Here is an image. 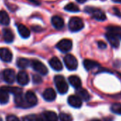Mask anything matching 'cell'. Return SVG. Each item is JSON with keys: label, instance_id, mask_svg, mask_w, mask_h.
Here are the masks:
<instances>
[{"label": "cell", "instance_id": "obj_1", "mask_svg": "<svg viewBox=\"0 0 121 121\" xmlns=\"http://www.w3.org/2000/svg\"><path fill=\"white\" fill-rule=\"evenodd\" d=\"M54 83L58 92L60 94H65L68 92L69 86L65 78L62 76H56L54 77Z\"/></svg>", "mask_w": 121, "mask_h": 121}, {"label": "cell", "instance_id": "obj_2", "mask_svg": "<svg viewBox=\"0 0 121 121\" xmlns=\"http://www.w3.org/2000/svg\"><path fill=\"white\" fill-rule=\"evenodd\" d=\"M84 27V23L83 20L77 17H72L69 22V28L72 32H77L83 29Z\"/></svg>", "mask_w": 121, "mask_h": 121}, {"label": "cell", "instance_id": "obj_3", "mask_svg": "<svg viewBox=\"0 0 121 121\" xmlns=\"http://www.w3.org/2000/svg\"><path fill=\"white\" fill-rule=\"evenodd\" d=\"M85 12L91 14L92 17L98 21L103 22V21H105L106 19L105 14L99 9L91 7H87L85 9Z\"/></svg>", "mask_w": 121, "mask_h": 121}, {"label": "cell", "instance_id": "obj_4", "mask_svg": "<svg viewBox=\"0 0 121 121\" xmlns=\"http://www.w3.org/2000/svg\"><path fill=\"white\" fill-rule=\"evenodd\" d=\"M64 61L66 67L69 71H74L78 67V60L72 54H67L64 58Z\"/></svg>", "mask_w": 121, "mask_h": 121}, {"label": "cell", "instance_id": "obj_5", "mask_svg": "<svg viewBox=\"0 0 121 121\" xmlns=\"http://www.w3.org/2000/svg\"><path fill=\"white\" fill-rule=\"evenodd\" d=\"M31 66L34 71L41 75L45 76L48 73V69L46 66L38 60H32L31 61Z\"/></svg>", "mask_w": 121, "mask_h": 121}, {"label": "cell", "instance_id": "obj_6", "mask_svg": "<svg viewBox=\"0 0 121 121\" xmlns=\"http://www.w3.org/2000/svg\"><path fill=\"white\" fill-rule=\"evenodd\" d=\"M72 46H73V43L71 40L67 39L60 40L56 44L57 48L63 53H66V52L70 51L72 48Z\"/></svg>", "mask_w": 121, "mask_h": 121}, {"label": "cell", "instance_id": "obj_7", "mask_svg": "<svg viewBox=\"0 0 121 121\" xmlns=\"http://www.w3.org/2000/svg\"><path fill=\"white\" fill-rule=\"evenodd\" d=\"M3 79L4 81L7 83H13L15 81V79L17 78L15 72L14 70L8 69L3 71Z\"/></svg>", "mask_w": 121, "mask_h": 121}, {"label": "cell", "instance_id": "obj_8", "mask_svg": "<svg viewBox=\"0 0 121 121\" xmlns=\"http://www.w3.org/2000/svg\"><path fill=\"white\" fill-rule=\"evenodd\" d=\"M105 37H106L107 40L108 41V42L110 43V44L113 48H118V46L120 45V38H119V35H117V34H112V33L108 32L105 34Z\"/></svg>", "mask_w": 121, "mask_h": 121}, {"label": "cell", "instance_id": "obj_9", "mask_svg": "<svg viewBox=\"0 0 121 121\" xmlns=\"http://www.w3.org/2000/svg\"><path fill=\"white\" fill-rule=\"evenodd\" d=\"M12 53L7 48H0V59L4 62L9 63L12 60Z\"/></svg>", "mask_w": 121, "mask_h": 121}, {"label": "cell", "instance_id": "obj_10", "mask_svg": "<svg viewBox=\"0 0 121 121\" xmlns=\"http://www.w3.org/2000/svg\"><path fill=\"white\" fill-rule=\"evenodd\" d=\"M68 103L73 108H79L82 105V100L79 96L76 95H72L69 97Z\"/></svg>", "mask_w": 121, "mask_h": 121}, {"label": "cell", "instance_id": "obj_11", "mask_svg": "<svg viewBox=\"0 0 121 121\" xmlns=\"http://www.w3.org/2000/svg\"><path fill=\"white\" fill-rule=\"evenodd\" d=\"M17 81L21 86H26L29 82V77L26 72L22 71L18 73L17 76Z\"/></svg>", "mask_w": 121, "mask_h": 121}, {"label": "cell", "instance_id": "obj_12", "mask_svg": "<svg viewBox=\"0 0 121 121\" xmlns=\"http://www.w3.org/2000/svg\"><path fill=\"white\" fill-rule=\"evenodd\" d=\"M49 65L50 66L56 71H61L63 69V64L60 62V60L56 56L51 58L49 60Z\"/></svg>", "mask_w": 121, "mask_h": 121}, {"label": "cell", "instance_id": "obj_13", "mask_svg": "<svg viewBox=\"0 0 121 121\" xmlns=\"http://www.w3.org/2000/svg\"><path fill=\"white\" fill-rule=\"evenodd\" d=\"M43 98L46 101H53L56 98V93L53 88H47L43 93Z\"/></svg>", "mask_w": 121, "mask_h": 121}, {"label": "cell", "instance_id": "obj_14", "mask_svg": "<svg viewBox=\"0 0 121 121\" xmlns=\"http://www.w3.org/2000/svg\"><path fill=\"white\" fill-rule=\"evenodd\" d=\"M25 98L31 107L36 105L38 103V99H37L36 95H35V93L34 92H32L31 91L26 92V93L25 94Z\"/></svg>", "mask_w": 121, "mask_h": 121}, {"label": "cell", "instance_id": "obj_15", "mask_svg": "<svg viewBox=\"0 0 121 121\" xmlns=\"http://www.w3.org/2000/svg\"><path fill=\"white\" fill-rule=\"evenodd\" d=\"M51 24L53 25V26L58 29L60 30L64 26V19L58 16H53L51 19Z\"/></svg>", "mask_w": 121, "mask_h": 121}, {"label": "cell", "instance_id": "obj_16", "mask_svg": "<svg viewBox=\"0 0 121 121\" xmlns=\"http://www.w3.org/2000/svg\"><path fill=\"white\" fill-rule=\"evenodd\" d=\"M14 102L15 103L19 106V107H22V108H29V107H31L29 103H27L25 97L24 98L22 94H20V95H15V98H14Z\"/></svg>", "mask_w": 121, "mask_h": 121}, {"label": "cell", "instance_id": "obj_17", "mask_svg": "<svg viewBox=\"0 0 121 121\" xmlns=\"http://www.w3.org/2000/svg\"><path fill=\"white\" fill-rule=\"evenodd\" d=\"M18 32L20 36L24 39H27L30 36V30L24 25L20 24L17 26Z\"/></svg>", "mask_w": 121, "mask_h": 121}, {"label": "cell", "instance_id": "obj_18", "mask_svg": "<svg viewBox=\"0 0 121 121\" xmlns=\"http://www.w3.org/2000/svg\"><path fill=\"white\" fill-rule=\"evenodd\" d=\"M3 38L7 43H12L14 39V36L12 31L9 29L5 28L3 29Z\"/></svg>", "mask_w": 121, "mask_h": 121}, {"label": "cell", "instance_id": "obj_19", "mask_svg": "<svg viewBox=\"0 0 121 121\" xmlns=\"http://www.w3.org/2000/svg\"><path fill=\"white\" fill-rule=\"evenodd\" d=\"M69 83L76 89H78L81 87L82 83L80 79V78L77 76H71L69 78Z\"/></svg>", "mask_w": 121, "mask_h": 121}, {"label": "cell", "instance_id": "obj_20", "mask_svg": "<svg viewBox=\"0 0 121 121\" xmlns=\"http://www.w3.org/2000/svg\"><path fill=\"white\" fill-rule=\"evenodd\" d=\"M99 66H100L99 63H98L97 61H95V60H93L86 59L83 61V66L85 67V69L87 71H91Z\"/></svg>", "mask_w": 121, "mask_h": 121}, {"label": "cell", "instance_id": "obj_21", "mask_svg": "<svg viewBox=\"0 0 121 121\" xmlns=\"http://www.w3.org/2000/svg\"><path fill=\"white\" fill-rule=\"evenodd\" d=\"M76 94L78 96H79L81 98L82 100H84V101H88L91 98L89 93L86 89H83V88H80L77 89Z\"/></svg>", "mask_w": 121, "mask_h": 121}, {"label": "cell", "instance_id": "obj_22", "mask_svg": "<svg viewBox=\"0 0 121 121\" xmlns=\"http://www.w3.org/2000/svg\"><path fill=\"white\" fill-rule=\"evenodd\" d=\"M2 88H3L4 91H6L7 93H12L15 95H20L22 94V90L20 88L18 87H11V86H4V87H2Z\"/></svg>", "mask_w": 121, "mask_h": 121}, {"label": "cell", "instance_id": "obj_23", "mask_svg": "<svg viewBox=\"0 0 121 121\" xmlns=\"http://www.w3.org/2000/svg\"><path fill=\"white\" fill-rule=\"evenodd\" d=\"M30 64H31V62L29 61V60L24 58H20L17 60V66L22 69H26L27 67H29Z\"/></svg>", "mask_w": 121, "mask_h": 121}, {"label": "cell", "instance_id": "obj_24", "mask_svg": "<svg viewBox=\"0 0 121 121\" xmlns=\"http://www.w3.org/2000/svg\"><path fill=\"white\" fill-rule=\"evenodd\" d=\"M10 22V19L8 14L5 11H0V24L2 25H8Z\"/></svg>", "mask_w": 121, "mask_h": 121}, {"label": "cell", "instance_id": "obj_25", "mask_svg": "<svg viewBox=\"0 0 121 121\" xmlns=\"http://www.w3.org/2000/svg\"><path fill=\"white\" fill-rule=\"evenodd\" d=\"M9 99V93L4 91L3 88H0V103L1 104H6L8 103Z\"/></svg>", "mask_w": 121, "mask_h": 121}, {"label": "cell", "instance_id": "obj_26", "mask_svg": "<svg viewBox=\"0 0 121 121\" xmlns=\"http://www.w3.org/2000/svg\"><path fill=\"white\" fill-rule=\"evenodd\" d=\"M45 117H46L47 121H58V117L57 114L55 112L53 111H46L44 113Z\"/></svg>", "mask_w": 121, "mask_h": 121}, {"label": "cell", "instance_id": "obj_27", "mask_svg": "<svg viewBox=\"0 0 121 121\" xmlns=\"http://www.w3.org/2000/svg\"><path fill=\"white\" fill-rule=\"evenodd\" d=\"M64 9L70 12H78L80 11V9L78 8V7L73 3H69L66 4L64 7Z\"/></svg>", "mask_w": 121, "mask_h": 121}, {"label": "cell", "instance_id": "obj_28", "mask_svg": "<svg viewBox=\"0 0 121 121\" xmlns=\"http://www.w3.org/2000/svg\"><path fill=\"white\" fill-rule=\"evenodd\" d=\"M107 30L108 32L112 33V34H115L117 35H120L121 34V27L120 26H108Z\"/></svg>", "mask_w": 121, "mask_h": 121}, {"label": "cell", "instance_id": "obj_29", "mask_svg": "<svg viewBox=\"0 0 121 121\" xmlns=\"http://www.w3.org/2000/svg\"><path fill=\"white\" fill-rule=\"evenodd\" d=\"M59 118L60 121H73V117L70 114L61 112L59 114Z\"/></svg>", "mask_w": 121, "mask_h": 121}, {"label": "cell", "instance_id": "obj_30", "mask_svg": "<svg viewBox=\"0 0 121 121\" xmlns=\"http://www.w3.org/2000/svg\"><path fill=\"white\" fill-rule=\"evenodd\" d=\"M111 110L116 114L121 115V104L119 103H116L112 105L111 106Z\"/></svg>", "mask_w": 121, "mask_h": 121}, {"label": "cell", "instance_id": "obj_31", "mask_svg": "<svg viewBox=\"0 0 121 121\" xmlns=\"http://www.w3.org/2000/svg\"><path fill=\"white\" fill-rule=\"evenodd\" d=\"M32 80H33L34 83H35V84H39L42 82V78L39 75H33Z\"/></svg>", "mask_w": 121, "mask_h": 121}, {"label": "cell", "instance_id": "obj_32", "mask_svg": "<svg viewBox=\"0 0 121 121\" xmlns=\"http://www.w3.org/2000/svg\"><path fill=\"white\" fill-rule=\"evenodd\" d=\"M36 115H29L23 118V121H36Z\"/></svg>", "mask_w": 121, "mask_h": 121}, {"label": "cell", "instance_id": "obj_33", "mask_svg": "<svg viewBox=\"0 0 121 121\" xmlns=\"http://www.w3.org/2000/svg\"><path fill=\"white\" fill-rule=\"evenodd\" d=\"M7 121H19V118L14 115H9L7 117Z\"/></svg>", "mask_w": 121, "mask_h": 121}, {"label": "cell", "instance_id": "obj_34", "mask_svg": "<svg viewBox=\"0 0 121 121\" xmlns=\"http://www.w3.org/2000/svg\"><path fill=\"white\" fill-rule=\"evenodd\" d=\"M36 121H47V120H46V117H45L44 114H41V115H36Z\"/></svg>", "mask_w": 121, "mask_h": 121}, {"label": "cell", "instance_id": "obj_35", "mask_svg": "<svg viewBox=\"0 0 121 121\" xmlns=\"http://www.w3.org/2000/svg\"><path fill=\"white\" fill-rule=\"evenodd\" d=\"M98 46L101 49L106 48V47H107V44L105 42H103V41H98Z\"/></svg>", "mask_w": 121, "mask_h": 121}, {"label": "cell", "instance_id": "obj_36", "mask_svg": "<svg viewBox=\"0 0 121 121\" xmlns=\"http://www.w3.org/2000/svg\"><path fill=\"white\" fill-rule=\"evenodd\" d=\"M113 10H114V12H115V15H117V16L119 17H121V13H120V10H119L117 8H113Z\"/></svg>", "mask_w": 121, "mask_h": 121}, {"label": "cell", "instance_id": "obj_37", "mask_svg": "<svg viewBox=\"0 0 121 121\" xmlns=\"http://www.w3.org/2000/svg\"><path fill=\"white\" fill-rule=\"evenodd\" d=\"M32 29H33V30L35 31H41V29H41V27H39V26H33Z\"/></svg>", "mask_w": 121, "mask_h": 121}, {"label": "cell", "instance_id": "obj_38", "mask_svg": "<svg viewBox=\"0 0 121 121\" xmlns=\"http://www.w3.org/2000/svg\"><path fill=\"white\" fill-rule=\"evenodd\" d=\"M29 1L30 2H31V3H33V4H36V5H39V4H40V3L38 2V0H29Z\"/></svg>", "mask_w": 121, "mask_h": 121}, {"label": "cell", "instance_id": "obj_39", "mask_svg": "<svg viewBox=\"0 0 121 121\" xmlns=\"http://www.w3.org/2000/svg\"><path fill=\"white\" fill-rule=\"evenodd\" d=\"M76 1L78 2V3H81V4H83V3H85L87 0H76Z\"/></svg>", "mask_w": 121, "mask_h": 121}, {"label": "cell", "instance_id": "obj_40", "mask_svg": "<svg viewBox=\"0 0 121 121\" xmlns=\"http://www.w3.org/2000/svg\"><path fill=\"white\" fill-rule=\"evenodd\" d=\"M112 1L116 3H121V0H112Z\"/></svg>", "mask_w": 121, "mask_h": 121}, {"label": "cell", "instance_id": "obj_41", "mask_svg": "<svg viewBox=\"0 0 121 121\" xmlns=\"http://www.w3.org/2000/svg\"><path fill=\"white\" fill-rule=\"evenodd\" d=\"M92 121H100V120H97V119H95V120H92Z\"/></svg>", "mask_w": 121, "mask_h": 121}, {"label": "cell", "instance_id": "obj_42", "mask_svg": "<svg viewBox=\"0 0 121 121\" xmlns=\"http://www.w3.org/2000/svg\"><path fill=\"white\" fill-rule=\"evenodd\" d=\"M0 121H2V118H1V117H0Z\"/></svg>", "mask_w": 121, "mask_h": 121}, {"label": "cell", "instance_id": "obj_43", "mask_svg": "<svg viewBox=\"0 0 121 121\" xmlns=\"http://www.w3.org/2000/svg\"><path fill=\"white\" fill-rule=\"evenodd\" d=\"M102 1H104V0H102Z\"/></svg>", "mask_w": 121, "mask_h": 121}]
</instances>
